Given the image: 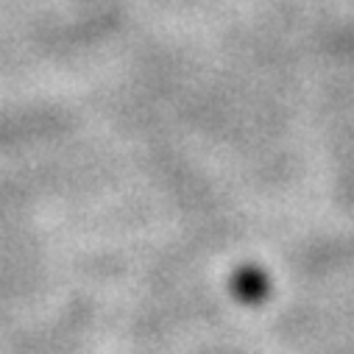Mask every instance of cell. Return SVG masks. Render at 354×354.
<instances>
[{
    "label": "cell",
    "mask_w": 354,
    "mask_h": 354,
    "mask_svg": "<svg viewBox=\"0 0 354 354\" xmlns=\"http://www.w3.org/2000/svg\"><path fill=\"white\" fill-rule=\"evenodd\" d=\"M237 293L243 299H259L265 293V277L259 271H243V277L237 279Z\"/></svg>",
    "instance_id": "cell-1"
}]
</instances>
